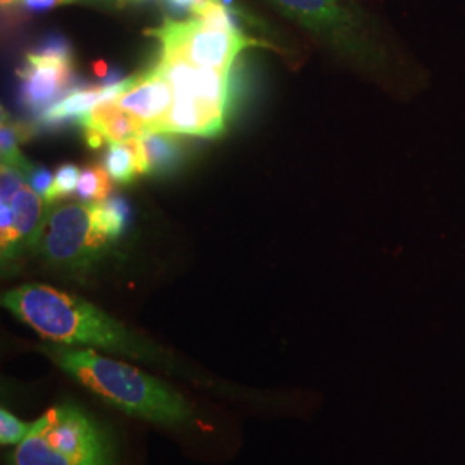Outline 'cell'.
Listing matches in <instances>:
<instances>
[{"mask_svg":"<svg viewBox=\"0 0 465 465\" xmlns=\"http://www.w3.org/2000/svg\"><path fill=\"white\" fill-rule=\"evenodd\" d=\"M2 305L52 343L119 353L149 364H166L171 359L92 302L47 284L30 282L7 290L2 293Z\"/></svg>","mask_w":465,"mask_h":465,"instance_id":"6da1fadb","label":"cell"},{"mask_svg":"<svg viewBox=\"0 0 465 465\" xmlns=\"http://www.w3.org/2000/svg\"><path fill=\"white\" fill-rule=\"evenodd\" d=\"M69 378L116 407L126 416L159 426L186 428L195 424V409L166 381L99 350L45 343L36 347Z\"/></svg>","mask_w":465,"mask_h":465,"instance_id":"7a4b0ae2","label":"cell"},{"mask_svg":"<svg viewBox=\"0 0 465 465\" xmlns=\"http://www.w3.org/2000/svg\"><path fill=\"white\" fill-rule=\"evenodd\" d=\"M328 50L378 84H397L399 63L374 25L349 0H267Z\"/></svg>","mask_w":465,"mask_h":465,"instance_id":"3957f363","label":"cell"},{"mask_svg":"<svg viewBox=\"0 0 465 465\" xmlns=\"http://www.w3.org/2000/svg\"><path fill=\"white\" fill-rule=\"evenodd\" d=\"M9 465H114L107 431L82 407L64 401L50 407L7 457Z\"/></svg>","mask_w":465,"mask_h":465,"instance_id":"277c9868","label":"cell"},{"mask_svg":"<svg viewBox=\"0 0 465 465\" xmlns=\"http://www.w3.org/2000/svg\"><path fill=\"white\" fill-rule=\"evenodd\" d=\"M113 243L97 223L95 203L64 202L50 211L36 252L49 266L82 272L104 259Z\"/></svg>","mask_w":465,"mask_h":465,"instance_id":"5b68a950","label":"cell"},{"mask_svg":"<svg viewBox=\"0 0 465 465\" xmlns=\"http://www.w3.org/2000/svg\"><path fill=\"white\" fill-rule=\"evenodd\" d=\"M147 35L155 38L161 52L180 55L200 67L232 71L236 57L249 47H267L266 42L250 38L247 34H230L207 26L199 17L166 19L161 26L150 28Z\"/></svg>","mask_w":465,"mask_h":465,"instance_id":"8992f818","label":"cell"},{"mask_svg":"<svg viewBox=\"0 0 465 465\" xmlns=\"http://www.w3.org/2000/svg\"><path fill=\"white\" fill-rule=\"evenodd\" d=\"M21 102L38 117L52 104L71 94L73 86V59L26 54V63L19 69Z\"/></svg>","mask_w":465,"mask_h":465,"instance_id":"52a82bcc","label":"cell"},{"mask_svg":"<svg viewBox=\"0 0 465 465\" xmlns=\"http://www.w3.org/2000/svg\"><path fill=\"white\" fill-rule=\"evenodd\" d=\"M155 67L164 74L174 90V99L197 100L226 113L230 73L200 67L182 59L180 55L161 52Z\"/></svg>","mask_w":465,"mask_h":465,"instance_id":"ba28073f","label":"cell"},{"mask_svg":"<svg viewBox=\"0 0 465 465\" xmlns=\"http://www.w3.org/2000/svg\"><path fill=\"white\" fill-rule=\"evenodd\" d=\"M44 203L45 200L35 192L28 182L21 184L16 195L9 202L13 213V238L5 249H0L4 272L19 262L30 250H36L47 219L44 216Z\"/></svg>","mask_w":465,"mask_h":465,"instance_id":"9c48e42d","label":"cell"},{"mask_svg":"<svg viewBox=\"0 0 465 465\" xmlns=\"http://www.w3.org/2000/svg\"><path fill=\"white\" fill-rule=\"evenodd\" d=\"M116 104L140 119L145 128H157L174 104V90L164 74L153 66L138 74L134 86Z\"/></svg>","mask_w":465,"mask_h":465,"instance_id":"30bf717a","label":"cell"},{"mask_svg":"<svg viewBox=\"0 0 465 465\" xmlns=\"http://www.w3.org/2000/svg\"><path fill=\"white\" fill-rule=\"evenodd\" d=\"M224 111L197 100L174 99L164 121L152 130L173 134L216 138L224 132Z\"/></svg>","mask_w":465,"mask_h":465,"instance_id":"8fae6325","label":"cell"},{"mask_svg":"<svg viewBox=\"0 0 465 465\" xmlns=\"http://www.w3.org/2000/svg\"><path fill=\"white\" fill-rule=\"evenodd\" d=\"M84 132L99 134L107 143H123L140 138L145 124L134 114L119 107L116 102L100 104L80 124Z\"/></svg>","mask_w":465,"mask_h":465,"instance_id":"7c38bea8","label":"cell"},{"mask_svg":"<svg viewBox=\"0 0 465 465\" xmlns=\"http://www.w3.org/2000/svg\"><path fill=\"white\" fill-rule=\"evenodd\" d=\"M102 104V86L100 88H76L66 97L52 104L47 111L38 116V124L45 130H57L67 124H82L97 105Z\"/></svg>","mask_w":465,"mask_h":465,"instance_id":"4fadbf2b","label":"cell"},{"mask_svg":"<svg viewBox=\"0 0 465 465\" xmlns=\"http://www.w3.org/2000/svg\"><path fill=\"white\" fill-rule=\"evenodd\" d=\"M140 140L147 152L152 174L173 173L184 161L183 143L173 134L145 128Z\"/></svg>","mask_w":465,"mask_h":465,"instance_id":"5bb4252c","label":"cell"},{"mask_svg":"<svg viewBox=\"0 0 465 465\" xmlns=\"http://www.w3.org/2000/svg\"><path fill=\"white\" fill-rule=\"evenodd\" d=\"M113 182L117 184L134 183L138 176L134 149L130 142L123 143H107L104 164Z\"/></svg>","mask_w":465,"mask_h":465,"instance_id":"9a60e30c","label":"cell"},{"mask_svg":"<svg viewBox=\"0 0 465 465\" xmlns=\"http://www.w3.org/2000/svg\"><path fill=\"white\" fill-rule=\"evenodd\" d=\"M28 134L21 123H15L5 109H2V128H0V155H2V164L5 166L21 167L26 171H32L34 166L23 157L19 145L23 136Z\"/></svg>","mask_w":465,"mask_h":465,"instance_id":"2e32d148","label":"cell"},{"mask_svg":"<svg viewBox=\"0 0 465 465\" xmlns=\"http://www.w3.org/2000/svg\"><path fill=\"white\" fill-rule=\"evenodd\" d=\"M113 192V178L100 164L84 167L76 188V197L86 203H102Z\"/></svg>","mask_w":465,"mask_h":465,"instance_id":"e0dca14e","label":"cell"},{"mask_svg":"<svg viewBox=\"0 0 465 465\" xmlns=\"http://www.w3.org/2000/svg\"><path fill=\"white\" fill-rule=\"evenodd\" d=\"M80 176H82V169L74 164H64L59 167L54 176V184L45 197V205L49 207L55 200L71 195L78 188Z\"/></svg>","mask_w":465,"mask_h":465,"instance_id":"ac0fdd59","label":"cell"},{"mask_svg":"<svg viewBox=\"0 0 465 465\" xmlns=\"http://www.w3.org/2000/svg\"><path fill=\"white\" fill-rule=\"evenodd\" d=\"M32 428H34V422L21 420L7 409L0 411V443H2V447H16L28 436Z\"/></svg>","mask_w":465,"mask_h":465,"instance_id":"d6986e66","label":"cell"},{"mask_svg":"<svg viewBox=\"0 0 465 465\" xmlns=\"http://www.w3.org/2000/svg\"><path fill=\"white\" fill-rule=\"evenodd\" d=\"M34 52L36 54H42V55H54V57H69L73 59V49L69 45L64 36L61 35H49L47 38H44Z\"/></svg>","mask_w":465,"mask_h":465,"instance_id":"ffe728a7","label":"cell"},{"mask_svg":"<svg viewBox=\"0 0 465 465\" xmlns=\"http://www.w3.org/2000/svg\"><path fill=\"white\" fill-rule=\"evenodd\" d=\"M80 0H2L4 7H19L23 11L30 13H45L54 7L66 5V4H74Z\"/></svg>","mask_w":465,"mask_h":465,"instance_id":"44dd1931","label":"cell"},{"mask_svg":"<svg viewBox=\"0 0 465 465\" xmlns=\"http://www.w3.org/2000/svg\"><path fill=\"white\" fill-rule=\"evenodd\" d=\"M28 183L32 184V188H34L35 192H36L42 199L45 200L47 193L50 192V188H52V184H54V176H52V173H50L49 169L34 166V169H32L30 174H28Z\"/></svg>","mask_w":465,"mask_h":465,"instance_id":"7402d4cb","label":"cell"},{"mask_svg":"<svg viewBox=\"0 0 465 465\" xmlns=\"http://www.w3.org/2000/svg\"><path fill=\"white\" fill-rule=\"evenodd\" d=\"M167 5L171 7V9H176V11H183V13H190L192 15V11L195 9V7H199L200 4H203V2H207V0H164Z\"/></svg>","mask_w":465,"mask_h":465,"instance_id":"603a6c76","label":"cell"}]
</instances>
